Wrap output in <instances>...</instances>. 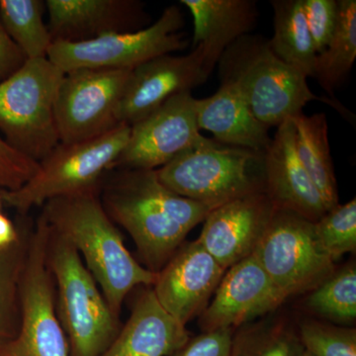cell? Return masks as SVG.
Returning <instances> with one entry per match:
<instances>
[{"label":"cell","mask_w":356,"mask_h":356,"mask_svg":"<svg viewBox=\"0 0 356 356\" xmlns=\"http://www.w3.org/2000/svg\"><path fill=\"white\" fill-rule=\"evenodd\" d=\"M100 197L112 221L132 236L149 270L159 273L214 207L178 195L156 170H118Z\"/></svg>","instance_id":"obj_1"},{"label":"cell","mask_w":356,"mask_h":356,"mask_svg":"<svg viewBox=\"0 0 356 356\" xmlns=\"http://www.w3.org/2000/svg\"><path fill=\"white\" fill-rule=\"evenodd\" d=\"M43 206L41 216L49 228L76 248L117 318L131 290L154 285L158 273L129 252L98 191L53 199Z\"/></svg>","instance_id":"obj_2"},{"label":"cell","mask_w":356,"mask_h":356,"mask_svg":"<svg viewBox=\"0 0 356 356\" xmlns=\"http://www.w3.org/2000/svg\"><path fill=\"white\" fill-rule=\"evenodd\" d=\"M217 65L221 83L236 86L255 118L268 128L303 113L315 100L339 106L336 100L314 95L306 77L276 57L261 35H243Z\"/></svg>","instance_id":"obj_3"},{"label":"cell","mask_w":356,"mask_h":356,"mask_svg":"<svg viewBox=\"0 0 356 356\" xmlns=\"http://www.w3.org/2000/svg\"><path fill=\"white\" fill-rule=\"evenodd\" d=\"M156 173L178 195L214 208L266 192L264 153L206 137Z\"/></svg>","instance_id":"obj_4"},{"label":"cell","mask_w":356,"mask_h":356,"mask_svg":"<svg viewBox=\"0 0 356 356\" xmlns=\"http://www.w3.org/2000/svg\"><path fill=\"white\" fill-rule=\"evenodd\" d=\"M64 74L48 58H35L0 83L4 140L38 163L60 144L55 107Z\"/></svg>","instance_id":"obj_5"},{"label":"cell","mask_w":356,"mask_h":356,"mask_svg":"<svg viewBox=\"0 0 356 356\" xmlns=\"http://www.w3.org/2000/svg\"><path fill=\"white\" fill-rule=\"evenodd\" d=\"M50 234L49 266L57 285L58 318L70 355L102 356L120 332L118 318L76 248L51 229Z\"/></svg>","instance_id":"obj_6"},{"label":"cell","mask_w":356,"mask_h":356,"mask_svg":"<svg viewBox=\"0 0 356 356\" xmlns=\"http://www.w3.org/2000/svg\"><path fill=\"white\" fill-rule=\"evenodd\" d=\"M131 127L119 124L109 132L84 142L60 143L40 161L34 177L14 191H0L2 202L26 214L48 201L98 191L105 172L127 145Z\"/></svg>","instance_id":"obj_7"},{"label":"cell","mask_w":356,"mask_h":356,"mask_svg":"<svg viewBox=\"0 0 356 356\" xmlns=\"http://www.w3.org/2000/svg\"><path fill=\"white\" fill-rule=\"evenodd\" d=\"M50 229L40 216L27 243L20 283V325L1 356H70L58 317L55 284L49 266Z\"/></svg>","instance_id":"obj_8"},{"label":"cell","mask_w":356,"mask_h":356,"mask_svg":"<svg viewBox=\"0 0 356 356\" xmlns=\"http://www.w3.org/2000/svg\"><path fill=\"white\" fill-rule=\"evenodd\" d=\"M184 18L177 6L166 7L154 24L138 31L114 33L86 42H54L48 58L64 72L77 69L133 70L147 60L188 46Z\"/></svg>","instance_id":"obj_9"},{"label":"cell","mask_w":356,"mask_h":356,"mask_svg":"<svg viewBox=\"0 0 356 356\" xmlns=\"http://www.w3.org/2000/svg\"><path fill=\"white\" fill-rule=\"evenodd\" d=\"M285 297L312 291L336 270L305 218L277 209L254 254Z\"/></svg>","instance_id":"obj_10"},{"label":"cell","mask_w":356,"mask_h":356,"mask_svg":"<svg viewBox=\"0 0 356 356\" xmlns=\"http://www.w3.org/2000/svg\"><path fill=\"white\" fill-rule=\"evenodd\" d=\"M131 72L77 69L65 72L55 107L60 143L95 139L117 127V109Z\"/></svg>","instance_id":"obj_11"},{"label":"cell","mask_w":356,"mask_h":356,"mask_svg":"<svg viewBox=\"0 0 356 356\" xmlns=\"http://www.w3.org/2000/svg\"><path fill=\"white\" fill-rule=\"evenodd\" d=\"M130 127L127 145L111 170H159L204 137L191 91L173 95Z\"/></svg>","instance_id":"obj_12"},{"label":"cell","mask_w":356,"mask_h":356,"mask_svg":"<svg viewBox=\"0 0 356 356\" xmlns=\"http://www.w3.org/2000/svg\"><path fill=\"white\" fill-rule=\"evenodd\" d=\"M210 76L201 46L187 55H163L147 60L131 72L117 109V121L132 126L173 95L205 83Z\"/></svg>","instance_id":"obj_13"},{"label":"cell","mask_w":356,"mask_h":356,"mask_svg":"<svg viewBox=\"0 0 356 356\" xmlns=\"http://www.w3.org/2000/svg\"><path fill=\"white\" fill-rule=\"evenodd\" d=\"M286 299L252 254L227 269L199 325L203 332L236 330L275 311Z\"/></svg>","instance_id":"obj_14"},{"label":"cell","mask_w":356,"mask_h":356,"mask_svg":"<svg viewBox=\"0 0 356 356\" xmlns=\"http://www.w3.org/2000/svg\"><path fill=\"white\" fill-rule=\"evenodd\" d=\"M225 273L226 269L196 240L178 248L156 274L153 292L159 305L186 327L207 308Z\"/></svg>","instance_id":"obj_15"},{"label":"cell","mask_w":356,"mask_h":356,"mask_svg":"<svg viewBox=\"0 0 356 356\" xmlns=\"http://www.w3.org/2000/svg\"><path fill=\"white\" fill-rule=\"evenodd\" d=\"M276 210L266 192L222 204L204 220L197 240L227 270L254 254Z\"/></svg>","instance_id":"obj_16"},{"label":"cell","mask_w":356,"mask_h":356,"mask_svg":"<svg viewBox=\"0 0 356 356\" xmlns=\"http://www.w3.org/2000/svg\"><path fill=\"white\" fill-rule=\"evenodd\" d=\"M54 42L91 41L114 33L144 29L149 16L138 0H47Z\"/></svg>","instance_id":"obj_17"},{"label":"cell","mask_w":356,"mask_h":356,"mask_svg":"<svg viewBox=\"0 0 356 356\" xmlns=\"http://www.w3.org/2000/svg\"><path fill=\"white\" fill-rule=\"evenodd\" d=\"M266 193L277 209L316 222L329 211L297 156L291 119L277 127L264 153Z\"/></svg>","instance_id":"obj_18"},{"label":"cell","mask_w":356,"mask_h":356,"mask_svg":"<svg viewBox=\"0 0 356 356\" xmlns=\"http://www.w3.org/2000/svg\"><path fill=\"white\" fill-rule=\"evenodd\" d=\"M189 341L186 327L165 311L153 289L143 293L132 314L102 356H168Z\"/></svg>","instance_id":"obj_19"},{"label":"cell","mask_w":356,"mask_h":356,"mask_svg":"<svg viewBox=\"0 0 356 356\" xmlns=\"http://www.w3.org/2000/svg\"><path fill=\"white\" fill-rule=\"evenodd\" d=\"M193 18V48L203 49L209 74L224 51L243 35L250 34L259 17L254 0H181Z\"/></svg>","instance_id":"obj_20"},{"label":"cell","mask_w":356,"mask_h":356,"mask_svg":"<svg viewBox=\"0 0 356 356\" xmlns=\"http://www.w3.org/2000/svg\"><path fill=\"white\" fill-rule=\"evenodd\" d=\"M196 117L199 130L209 131L221 144L266 153L273 140L233 84L221 83L216 93L196 99Z\"/></svg>","instance_id":"obj_21"},{"label":"cell","mask_w":356,"mask_h":356,"mask_svg":"<svg viewBox=\"0 0 356 356\" xmlns=\"http://www.w3.org/2000/svg\"><path fill=\"white\" fill-rule=\"evenodd\" d=\"M291 119L295 149L312 181L324 199L327 209L339 204V193L325 113H301Z\"/></svg>","instance_id":"obj_22"},{"label":"cell","mask_w":356,"mask_h":356,"mask_svg":"<svg viewBox=\"0 0 356 356\" xmlns=\"http://www.w3.org/2000/svg\"><path fill=\"white\" fill-rule=\"evenodd\" d=\"M273 38L268 44L284 64L303 74L315 77L317 51L307 25L302 0H273Z\"/></svg>","instance_id":"obj_23"},{"label":"cell","mask_w":356,"mask_h":356,"mask_svg":"<svg viewBox=\"0 0 356 356\" xmlns=\"http://www.w3.org/2000/svg\"><path fill=\"white\" fill-rule=\"evenodd\" d=\"M336 32L323 53L317 55L315 79L330 95L350 74L356 58V1L339 0Z\"/></svg>","instance_id":"obj_24"},{"label":"cell","mask_w":356,"mask_h":356,"mask_svg":"<svg viewBox=\"0 0 356 356\" xmlns=\"http://www.w3.org/2000/svg\"><path fill=\"white\" fill-rule=\"evenodd\" d=\"M41 0H0V21L26 60L48 58L53 40Z\"/></svg>","instance_id":"obj_25"},{"label":"cell","mask_w":356,"mask_h":356,"mask_svg":"<svg viewBox=\"0 0 356 356\" xmlns=\"http://www.w3.org/2000/svg\"><path fill=\"white\" fill-rule=\"evenodd\" d=\"M299 332L286 321L270 318L234 330L229 356H302Z\"/></svg>","instance_id":"obj_26"},{"label":"cell","mask_w":356,"mask_h":356,"mask_svg":"<svg viewBox=\"0 0 356 356\" xmlns=\"http://www.w3.org/2000/svg\"><path fill=\"white\" fill-rule=\"evenodd\" d=\"M304 307L318 318L337 325H353L356 318L355 262L336 269L327 280L307 293Z\"/></svg>","instance_id":"obj_27"},{"label":"cell","mask_w":356,"mask_h":356,"mask_svg":"<svg viewBox=\"0 0 356 356\" xmlns=\"http://www.w3.org/2000/svg\"><path fill=\"white\" fill-rule=\"evenodd\" d=\"M28 241L0 250V351L15 339L20 325V283Z\"/></svg>","instance_id":"obj_28"},{"label":"cell","mask_w":356,"mask_h":356,"mask_svg":"<svg viewBox=\"0 0 356 356\" xmlns=\"http://www.w3.org/2000/svg\"><path fill=\"white\" fill-rule=\"evenodd\" d=\"M315 225L316 235L325 252L336 262L356 250V200L337 204Z\"/></svg>","instance_id":"obj_29"},{"label":"cell","mask_w":356,"mask_h":356,"mask_svg":"<svg viewBox=\"0 0 356 356\" xmlns=\"http://www.w3.org/2000/svg\"><path fill=\"white\" fill-rule=\"evenodd\" d=\"M304 348L313 356H356V331L353 327L305 318L299 324Z\"/></svg>","instance_id":"obj_30"},{"label":"cell","mask_w":356,"mask_h":356,"mask_svg":"<svg viewBox=\"0 0 356 356\" xmlns=\"http://www.w3.org/2000/svg\"><path fill=\"white\" fill-rule=\"evenodd\" d=\"M309 31L317 54L323 53L336 32L339 0H302Z\"/></svg>","instance_id":"obj_31"},{"label":"cell","mask_w":356,"mask_h":356,"mask_svg":"<svg viewBox=\"0 0 356 356\" xmlns=\"http://www.w3.org/2000/svg\"><path fill=\"white\" fill-rule=\"evenodd\" d=\"M39 163L26 158L0 137V188L14 191L34 177Z\"/></svg>","instance_id":"obj_32"},{"label":"cell","mask_w":356,"mask_h":356,"mask_svg":"<svg viewBox=\"0 0 356 356\" xmlns=\"http://www.w3.org/2000/svg\"><path fill=\"white\" fill-rule=\"evenodd\" d=\"M233 329L205 332L189 339L175 356H229Z\"/></svg>","instance_id":"obj_33"},{"label":"cell","mask_w":356,"mask_h":356,"mask_svg":"<svg viewBox=\"0 0 356 356\" xmlns=\"http://www.w3.org/2000/svg\"><path fill=\"white\" fill-rule=\"evenodd\" d=\"M26 62L25 56L7 34L0 21V79L4 81Z\"/></svg>","instance_id":"obj_34"},{"label":"cell","mask_w":356,"mask_h":356,"mask_svg":"<svg viewBox=\"0 0 356 356\" xmlns=\"http://www.w3.org/2000/svg\"><path fill=\"white\" fill-rule=\"evenodd\" d=\"M19 238L20 235L13 222L0 212V250L10 247Z\"/></svg>","instance_id":"obj_35"},{"label":"cell","mask_w":356,"mask_h":356,"mask_svg":"<svg viewBox=\"0 0 356 356\" xmlns=\"http://www.w3.org/2000/svg\"><path fill=\"white\" fill-rule=\"evenodd\" d=\"M302 356H313L311 355V353H309L308 351H304V353L303 355H302Z\"/></svg>","instance_id":"obj_36"},{"label":"cell","mask_w":356,"mask_h":356,"mask_svg":"<svg viewBox=\"0 0 356 356\" xmlns=\"http://www.w3.org/2000/svg\"><path fill=\"white\" fill-rule=\"evenodd\" d=\"M1 204H2V201H1V198H0V210H1ZM0 212H1V211H0Z\"/></svg>","instance_id":"obj_37"},{"label":"cell","mask_w":356,"mask_h":356,"mask_svg":"<svg viewBox=\"0 0 356 356\" xmlns=\"http://www.w3.org/2000/svg\"><path fill=\"white\" fill-rule=\"evenodd\" d=\"M0 356H1V355H0Z\"/></svg>","instance_id":"obj_38"}]
</instances>
